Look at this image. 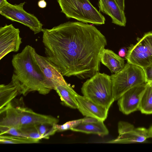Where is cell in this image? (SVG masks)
Masks as SVG:
<instances>
[{"mask_svg": "<svg viewBox=\"0 0 152 152\" xmlns=\"http://www.w3.org/2000/svg\"><path fill=\"white\" fill-rule=\"evenodd\" d=\"M5 115L1 120L0 127H15L20 129L26 126L46 124L53 125L59 120L53 116L39 114L27 107L15 106L12 103L0 110Z\"/></svg>", "mask_w": 152, "mask_h": 152, "instance_id": "3957f363", "label": "cell"}, {"mask_svg": "<svg viewBox=\"0 0 152 152\" xmlns=\"http://www.w3.org/2000/svg\"><path fill=\"white\" fill-rule=\"evenodd\" d=\"M148 136L149 138H152V125L148 129Z\"/></svg>", "mask_w": 152, "mask_h": 152, "instance_id": "f1b7e54d", "label": "cell"}, {"mask_svg": "<svg viewBox=\"0 0 152 152\" xmlns=\"http://www.w3.org/2000/svg\"><path fill=\"white\" fill-rule=\"evenodd\" d=\"M7 1V0H0V7H2Z\"/></svg>", "mask_w": 152, "mask_h": 152, "instance_id": "f546056e", "label": "cell"}, {"mask_svg": "<svg viewBox=\"0 0 152 152\" xmlns=\"http://www.w3.org/2000/svg\"><path fill=\"white\" fill-rule=\"evenodd\" d=\"M0 144H29L38 143L40 140L8 134L0 135Z\"/></svg>", "mask_w": 152, "mask_h": 152, "instance_id": "ffe728a7", "label": "cell"}, {"mask_svg": "<svg viewBox=\"0 0 152 152\" xmlns=\"http://www.w3.org/2000/svg\"><path fill=\"white\" fill-rule=\"evenodd\" d=\"M125 58L127 63L143 68L152 64V32L146 33L135 45H130Z\"/></svg>", "mask_w": 152, "mask_h": 152, "instance_id": "52a82bcc", "label": "cell"}, {"mask_svg": "<svg viewBox=\"0 0 152 152\" xmlns=\"http://www.w3.org/2000/svg\"><path fill=\"white\" fill-rule=\"evenodd\" d=\"M54 89L57 93L65 106L71 108H77L76 95L77 94L66 82L64 77L53 80Z\"/></svg>", "mask_w": 152, "mask_h": 152, "instance_id": "5bb4252c", "label": "cell"}, {"mask_svg": "<svg viewBox=\"0 0 152 152\" xmlns=\"http://www.w3.org/2000/svg\"><path fill=\"white\" fill-rule=\"evenodd\" d=\"M99 121L98 119L90 117H86L82 118V123H91L97 122Z\"/></svg>", "mask_w": 152, "mask_h": 152, "instance_id": "484cf974", "label": "cell"}, {"mask_svg": "<svg viewBox=\"0 0 152 152\" xmlns=\"http://www.w3.org/2000/svg\"><path fill=\"white\" fill-rule=\"evenodd\" d=\"M127 50L125 47L121 48L118 52V55L121 57H125L127 53Z\"/></svg>", "mask_w": 152, "mask_h": 152, "instance_id": "4316f807", "label": "cell"}, {"mask_svg": "<svg viewBox=\"0 0 152 152\" xmlns=\"http://www.w3.org/2000/svg\"><path fill=\"white\" fill-rule=\"evenodd\" d=\"M103 121L99 120L97 122L91 123L81 122L72 128L71 130L76 132L95 134L104 137L108 134L109 131Z\"/></svg>", "mask_w": 152, "mask_h": 152, "instance_id": "e0dca14e", "label": "cell"}, {"mask_svg": "<svg viewBox=\"0 0 152 152\" xmlns=\"http://www.w3.org/2000/svg\"><path fill=\"white\" fill-rule=\"evenodd\" d=\"M39 7L41 8H44L46 7L47 4L45 0H40L38 3Z\"/></svg>", "mask_w": 152, "mask_h": 152, "instance_id": "83f0119b", "label": "cell"}, {"mask_svg": "<svg viewBox=\"0 0 152 152\" xmlns=\"http://www.w3.org/2000/svg\"><path fill=\"white\" fill-rule=\"evenodd\" d=\"M25 2L12 4L7 1L0 7V14L7 19L19 22L29 27L34 34L42 31L43 25L34 15L23 9Z\"/></svg>", "mask_w": 152, "mask_h": 152, "instance_id": "ba28073f", "label": "cell"}, {"mask_svg": "<svg viewBox=\"0 0 152 152\" xmlns=\"http://www.w3.org/2000/svg\"><path fill=\"white\" fill-rule=\"evenodd\" d=\"M63 13L68 18L82 22L96 25L105 23L104 16L91 3L89 0H57Z\"/></svg>", "mask_w": 152, "mask_h": 152, "instance_id": "5b68a950", "label": "cell"}, {"mask_svg": "<svg viewBox=\"0 0 152 152\" xmlns=\"http://www.w3.org/2000/svg\"><path fill=\"white\" fill-rule=\"evenodd\" d=\"M110 77L115 101L130 89L146 83L143 68L127 63L120 71Z\"/></svg>", "mask_w": 152, "mask_h": 152, "instance_id": "8992f818", "label": "cell"}, {"mask_svg": "<svg viewBox=\"0 0 152 152\" xmlns=\"http://www.w3.org/2000/svg\"><path fill=\"white\" fill-rule=\"evenodd\" d=\"M77 109L84 116L90 117L104 121L107 118L109 109L97 104L89 99L77 94L76 95Z\"/></svg>", "mask_w": 152, "mask_h": 152, "instance_id": "4fadbf2b", "label": "cell"}, {"mask_svg": "<svg viewBox=\"0 0 152 152\" xmlns=\"http://www.w3.org/2000/svg\"><path fill=\"white\" fill-rule=\"evenodd\" d=\"M82 119L74 120L67 121L62 125H59L57 124H54L53 126L57 132H63L70 130L73 127L82 122Z\"/></svg>", "mask_w": 152, "mask_h": 152, "instance_id": "603a6c76", "label": "cell"}, {"mask_svg": "<svg viewBox=\"0 0 152 152\" xmlns=\"http://www.w3.org/2000/svg\"><path fill=\"white\" fill-rule=\"evenodd\" d=\"M139 110L143 114H152V90L149 84L142 97Z\"/></svg>", "mask_w": 152, "mask_h": 152, "instance_id": "d6986e66", "label": "cell"}, {"mask_svg": "<svg viewBox=\"0 0 152 152\" xmlns=\"http://www.w3.org/2000/svg\"><path fill=\"white\" fill-rule=\"evenodd\" d=\"M99 7L100 11L111 18L113 23L125 26L124 0H99Z\"/></svg>", "mask_w": 152, "mask_h": 152, "instance_id": "7c38bea8", "label": "cell"}, {"mask_svg": "<svg viewBox=\"0 0 152 152\" xmlns=\"http://www.w3.org/2000/svg\"><path fill=\"white\" fill-rule=\"evenodd\" d=\"M83 95L108 109L115 101L110 76L97 72L83 84Z\"/></svg>", "mask_w": 152, "mask_h": 152, "instance_id": "277c9868", "label": "cell"}, {"mask_svg": "<svg viewBox=\"0 0 152 152\" xmlns=\"http://www.w3.org/2000/svg\"><path fill=\"white\" fill-rule=\"evenodd\" d=\"M149 85L152 90V81L148 83Z\"/></svg>", "mask_w": 152, "mask_h": 152, "instance_id": "4dcf8cb0", "label": "cell"}, {"mask_svg": "<svg viewBox=\"0 0 152 152\" xmlns=\"http://www.w3.org/2000/svg\"><path fill=\"white\" fill-rule=\"evenodd\" d=\"M19 94L16 87L11 82L0 85V110L6 107Z\"/></svg>", "mask_w": 152, "mask_h": 152, "instance_id": "ac0fdd59", "label": "cell"}, {"mask_svg": "<svg viewBox=\"0 0 152 152\" xmlns=\"http://www.w3.org/2000/svg\"><path fill=\"white\" fill-rule=\"evenodd\" d=\"M42 32L46 57L63 76L84 79L99 72L100 56L107 42L95 27L68 21Z\"/></svg>", "mask_w": 152, "mask_h": 152, "instance_id": "6da1fadb", "label": "cell"}, {"mask_svg": "<svg viewBox=\"0 0 152 152\" xmlns=\"http://www.w3.org/2000/svg\"><path fill=\"white\" fill-rule=\"evenodd\" d=\"M36 52L31 46L27 45L21 52L13 55L12 60L13 72L11 82L16 87L19 94L24 96L36 91L46 95L53 89L37 62Z\"/></svg>", "mask_w": 152, "mask_h": 152, "instance_id": "7a4b0ae2", "label": "cell"}, {"mask_svg": "<svg viewBox=\"0 0 152 152\" xmlns=\"http://www.w3.org/2000/svg\"><path fill=\"white\" fill-rule=\"evenodd\" d=\"M100 61L113 74L120 71L125 65L124 59L108 49H104L103 50L100 56Z\"/></svg>", "mask_w": 152, "mask_h": 152, "instance_id": "2e32d148", "label": "cell"}, {"mask_svg": "<svg viewBox=\"0 0 152 152\" xmlns=\"http://www.w3.org/2000/svg\"><path fill=\"white\" fill-rule=\"evenodd\" d=\"M36 127L43 139H49L50 136L54 134L57 132L53 125L48 124H40L36 125Z\"/></svg>", "mask_w": 152, "mask_h": 152, "instance_id": "44dd1931", "label": "cell"}, {"mask_svg": "<svg viewBox=\"0 0 152 152\" xmlns=\"http://www.w3.org/2000/svg\"><path fill=\"white\" fill-rule=\"evenodd\" d=\"M0 135L8 134L12 136L27 137L20 129L15 127H0Z\"/></svg>", "mask_w": 152, "mask_h": 152, "instance_id": "cb8c5ba5", "label": "cell"}, {"mask_svg": "<svg viewBox=\"0 0 152 152\" xmlns=\"http://www.w3.org/2000/svg\"><path fill=\"white\" fill-rule=\"evenodd\" d=\"M118 135L115 139L107 142L110 143H143L149 138L148 129L136 128L127 122L120 121L118 124Z\"/></svg>", "mask_w": 152, "mask_h": 152, "instance_id": "9c48e42d", "label": "cell"}, {"mask_svg": "<svg viewBox=\"0 0 152 152\" xmlns=\"http://www.w3.org/2000/svg\"><path fill=\"white\" fill-rule=\"evenodd\" d=\"M21 131L27 137L41 140L43 137L38 132L36 125L26 126L20 129Z\"/></svg>", "mask_w": 152, "mask_h": 152, "instance_id": "7402d4cb", "label": "cell"}, {"mask_svg": "<svg viewBox=\"0 0 152 152\" xmlns=\"http://www.w3.org/2000/svg\"><path fill=\"white\" fill-rule=\"evenodd\" d=\"M148 84L146 83L128 90L117 100L119 110L128 115L139 110L142 95Z\"/></svg>", "mask_w": 152, "mask_h": 152, "instance_id": "8fae6325", "label": "cell"}, {"mask_svg": "<svg viewBox=\"0 0 152 152\" xmlns=\"http://www.w3.org/2000/svg\"><path fill=\"white\" fill-rule=\"evenodd\" d=\"M19 29L12 24L0 28V59L11 52H17L22 43Z\"/></svg>", "mask_w": 152, "mask_h": 152, "instance_id": "30bf717a", "label": "cell"}, {"mask_svg": "<svg viewBox=\"0 0 152 152\" xmlns=\"http://www.w3.org/2000/svg\"><path fill=\"white\" fill-rule=\"evenodd\" d=\"M37 62L47 80L53 86V82L63 77L58 67L46 57L35 53ZM54 89V88H53Z\"/></svg>", "mask_w": 152, "mask_h": 152, "instance_id": "9a60e30c", "label": "cell"}, {"mask_svg": "<svg viewBox=\"0 0 152 152\" xmlns=\"http://www.w3.org/2000/svg\"><path fill=\"white\" fill-rule=\"evenodd\" d=\"M145 75L146 81L149 83L152 81V64L143 68Z\"/></svg>", "mask_w": 152, "mask_h": 152, "instance_id": "d4e9b609", "label": "cell"}]
</instances>
